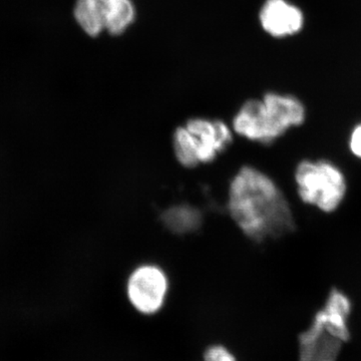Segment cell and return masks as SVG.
<instances>
[{
  "mask_svg": "<svg viewBox=\"0 0 361 361\" xmlns=\"http://www.w3.org/2000/svg\"><path fill=\"white\" fill-rule=\"evenodd\" d=\"M349 147H350L353 155L361 159V125L356 127L355 130H353L350 137V142H349Z\"/></svg>",
  "mask_w": 361,
  "mask_h": 361,
  "instance_id": "7c38bea8",
  "label": "cell"
},
{
  "mask_svg": "<svg viewBox=\"0 0 361 361\" xmlns=\"http://www.w3.org/2000/svg\"><path fill=\"white\" fill-rule=\"evenodd\" d=\"M73 14L78 25L90 37H96L104 30L96 0H77Z\"/></svg>",
  "mask_w": 361,
  "mask_h": 361,
  "instance_id": "30bf717a",
  "label": "cell"
},
{
  "mask_svg": "<svg viewBox=\"0 0 361 361\" xmlns=\"http://www.w3.org/2000/svg\"><path fill=\"white\" fill-rule=\"evenodd\" d=\"M204 361H237L236 357L223 345H211L204 353Z\"/></svg>",
  "mask_w": 361,
  "mask_h": 361,
  "instance_id": "8fae6325",
  "label": "cell"
},
{
  "mask_svg": "<svg viewBox=\"0 0 361 361\" xmlns=\"http://www.w3.org/2000/svg\"><path fill=\"white\" fill-rule=\"evenodd\" d=\"M96 2L104 30L111 35H121L135 20V6L130 0H96Z\"/></svg>",
  "mask_w": 361,
  "mask_h": 361,
  "instance_id": "ba28073f",
  "label": "cell"
},
{
  "mask_svg": "<svg viewBox=\"0 0 361 361\" xmlns=\"http://www.w3.org/2000/svg\"><path fill=\"white\" fill-rule=\"evenodd\" d=\"M227 211L251 241L277 239L295 229L290 204L276 182L260 169L242 166L227 193Z\"/></svg>",
  "mask_w": 361,
  "mask_h": 361,
  "instance_id": "6da1fadb",
  "label": "cell"
},
{
  "mask_svg": "<svg viewBox=\"0 0 361 361\" xmlns=\"http://www.w3.org/2000/svg\"><path fill=\"white\" fill-rule=\"evenodd\" d=\"M202 219L201 211L189 204L169 207L161 215V223L169 231L180 235L197 231L200 228Z\"/></svg>",
  "mask_w": 361,
  "mask_h": 361,
  "instance_id": "9c48e42d",
  "label": "cell"
},
{
  "mask_svg": "<svg viewBox=\"0 0 361 361\" xmlns=\"http://www.w3.org/2000/svg\"><path fill=\"white\" fill-rule=\"evenodd\" d=\"M263 102V118L268 145L282 137L289 129L302 125L305 121V108L292 96L269 92Z\"/></svg>",
  "mask_w": 361,
  "mask_h": 361,
  "instance_id": "8992f818",
  "label": "cell"
},
{
  "mask_svg": "<svg viewBox=\"0 0 361 361\" xmlns=\"http://www.w3.org/2000/svg\"><path fill=\"white\" fill-rule=\"evenodd\" d=\"M299 198L322 212H334L346 194V180L331 161L304 160L294 173Z\"/></svg>",
  "mask_w": 361,
  "mask_h": 361,
  "instance_id": "277c9868",
  "label": "cell"
},
{
  "mask_svg": "<svg viewBox=\"0 0 361 361\" xmlns=\"http://www.w3.org/2000/svg\"><path fill=\"white\" fill-rule=\"evenodd\" d=\"M350 312L348 297L338 289H332L324 307L316 313L310 326L299 336L298 361H336L349 338Z\"/></svg>",
  "mask_w": 361,
  "mask_h": 361,
  "instance_id": "7a4b0ae2",
  "label": "cell"
},
{
  "mask_svg": "<svg viewBox=\"0 0 361 361\" xmlns=\"http://www.w3.org/2000/svg\"><path fill=\"white\" fill-rule=\"evenodd\" d=\"M170 279L161 266L144 263L130 271L126 294L130 305L144 315H154L165 305Z\"/></svg>",
  "mask_w": 361,
  "mask_h": 361,
  "instance_id": "5b68a950",
  "label": "cell"
},
{
  "mask_svg": "<svg viewBox=\"0 0 361 361\" xmlns=\"http://www.w3.org/2000/svg\"><path fill=\"white\" fill-rule=\"evenodd\" d=\"M260 23L272 37H284L298 32L304 18L300 9L286 0H266L260 11Z\"/></svg>",
  "mask_w": 361,
  "mask_h": 361,
  "instance_id": "52a82bcc",
  "label": "cell"
},
{
  "mask_svg": "<svg viewBox=\"0 0 361 361\" xmlns=\"http://www.w3.org/2000/svg\"><path fill=\"white\" fill-rule=\"evenodd\" d=\"M233 142V130L220 120L194 118L173 134V152L185 169H195L217 160Z\"/></svg>",
  "mask_w": 361,
  "mask_h": 361,
  "instance_id": "3957f363",
  "label": "cell"
}]
</instances>
